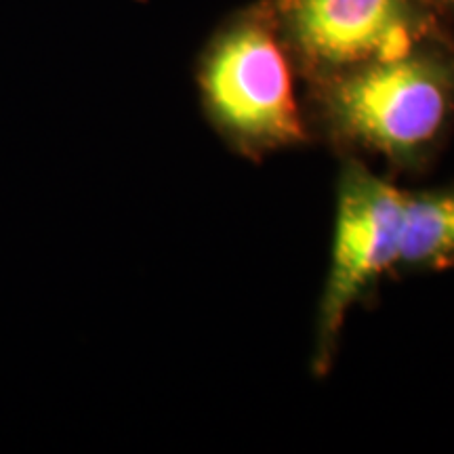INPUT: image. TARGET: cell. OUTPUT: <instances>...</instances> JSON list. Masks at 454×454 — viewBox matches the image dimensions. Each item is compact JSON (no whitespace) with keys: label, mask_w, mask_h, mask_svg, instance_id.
Wrapping results in <instances>:
<instances>
[{"label":"cell","mask_w":454,"mask_h":454,"mask_svg":"<svg viewBox=\"0 0 454 454\" xmlns=\"http://www.w3.org/2000/svg\"><path fill=\"white\" fill-rule=\"evenodd\" d=\"M309 127L343 156L395 170L431 160L454 116V36L303 84Z\"/></svg>","instance_id":"1"},{"label":"cell","mask_w":454,"mask_h":454,"mask_svg":"<svg viewBox=\"0 0 454 454\" xmlns=\"http://www.w3.org/2000/svg\"><path fill=\"white\" fill-rule=\"evenodd\" d=\"M297 81L270 0H257L227 17L196 64L204 116L248 160L309 141Z\"/></svg>","instance_id":"2"},{"label":"cell","mask_w":454,"mask_h":454,"mask_svg":"<svg viewBox=\"0 0 454 454\" xmlns=\"http://www.w3.org/2000/svg\"><path fill=\"white\" fill-rule=\"evenodd\" d=\"M404 192L374 175L362 158L343 156L331 268L316 322L311 366L317 377L331 371L348 314L387 274L400 257Z\"/></svg>","instance_id":"3"},{"label":"cell","mask_w":454,"mask_h":454,"mask_svg":"<svg viewBox=\"0 0 454 454\" xmlns=\"http://www.w3.org/2000/svg\"><path fill=\"white\" fill-rule=\"evenodd\" d=\"M299 81H322L448 34L425 0H270Z\"/></svg>","instance_id":"4"},{"label":"cell","mask_w":454,"mask_h":454,"mask_svg":"<svg viewBox=\"0 0 454 454\" xmlns=\"http://www.w3.org/2000/svg\"><path fill=\"white\" fill-rule=\"evenodd\" d=\"M454 268V187L404 192L397 271Z\"/></svg>","instance_id":"5"},{"label":"cell","mask_w":454,"mask_h":454,"mask_svg":"<svg viewBox=\"0 0 454 454\" xmlns=\"http://www.w3.org/2000/svg\"><path fill=\"white\" fill-rule=\"evenodd\" d=\"M425 3H427L444 21H454V0H425Z\"/></svg>","instance_id":"6"}]
</instances>
